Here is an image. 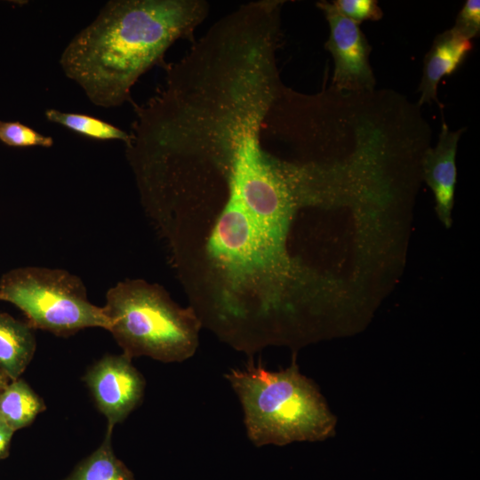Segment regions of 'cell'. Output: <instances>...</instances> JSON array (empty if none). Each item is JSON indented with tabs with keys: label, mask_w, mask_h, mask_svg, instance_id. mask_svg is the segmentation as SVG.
<instances>
[{
	"label": "cell",
	"mask_w": 480,
	"mask_h": 480,
	"mask_svg": "<svg viewBox=\"0 0 480 480\" xmlns=\"http://www.w3.org/2000/svg\"><path fill=\"white\" fill-rule=\"evenodd\" d=\"M339 196L315 161H250L183 183L153 205L202 324L239 348L276 339L278 322L319 293L289 250L298 212Z\"/></svg>",
	"instance_id": "cell-1"
},
{
	"label": "cell",
	"mask_w": 480,
	"mask_h": 480,
	"mask_svg": "<svg viewBox=\"0 0 480 480\" xmlns=\"http://www.w3.org/2000/svg\"><path fill=\"white\" fill-rule=\"evenodd\" d=\"M208 12L204 0L110 1L67 45L61 68L93 104L120 106L172 44L194 41Z\"/></svg>",
	"instance_id": "cell-2"
},
{
	"label": "cell",
	"mask_w": 480,
	"mask_h": 480,
	"mask_svg": "<svg viewBox=\"0 0 480 480\" xmlns=\"http://www.w3.org/2000/svg\"><path fill=\"white\" fill-rule=\"evenodd\" d=\"M226 378L242 404L247 436L256 446L319 441L333 432L335 420L323 396L295 363L278 372L250 363Z\"/></svg>",
	"instance_id": "cell-3"
},
{
	"label": "cell",
	"mask_w": 480,
	"mask_h": 480,
	"mask_svg": "<svg viewBox=\"0 0 480 480\" xmlns=\"http://www.w3.org/2000/svg\"><path fill=\"white\" fill-rule=\"evenodd\" d=\"M103 308L108 331L131 358L182 362L198 347L202 323L196 311L180 307L157 284L139 279L120 282L108 290Z\"/></svg>",
	"instance_id": "cell-4"
},
{
	"label": "cell",
	"mask_w": 480,
	"mask_h": 480,
	"mask_svg": "<svg viewBox=\"0 0 480 480\" xmlns=\"http://www.w3.org/2000/svg\"><path fill=\"white\" fill-rule=\"evenodd\" d=\"M0 300L19 308L31 327L57 335L72 334L88 327L109 329L104 308L92 304L81 280L64 270H12L0 282Z\"/></svg>",
	"instance_id": "cell-5"
},
{
	"label": "cell",
	"mask_w": 480,
	"mask_h": 480,
	"mask_svg": "<svg viewBox=\"0 0 480 480\" xmlns=\"http://www.w3.org/2000/svg\"><path fill=\"white\" fill-rule=\"evenodd\" d=\"M316 4L330 28L325 48L333 59L334 88L351 92L372 90L375 78L369 63L371 47L359 24L340 13L332 3L320 1Z\"/></svg>",
	"instance_id": "cell-6"
},
{
	"label": "cell",
	"mask_w": 480,
	"mask_h": 480,
	"mask_svg": "<svg viewBox=\"0 0 480 480\" xmlns=\"http://www.w3.org/2000/svg\"><path fill=\"white\" fill-rule=\"evenodd\" d=\"M132 358L122 354L106 356L84 375L96 405L108 420V429L123 421L140 403L145 380L132 365Z\"/></svg>",
	"instance_id": "cell-7"
},
{
	"label": "cell",
	"mask_w": 480,
	"mask_h": 480,
	"mask_svg": "<svg viewBox=\"0 0 480 480\" xmlns=\"http://www.w3.org/2000/svg\"><path fill=\"white\" fill-rule=\"evenodd\" d=\"M462 132L463 129L451 131L443 123L436 146L428 148L422 159L423 176L434 194L436 213L447 228L452 224L457 177L455 156Z\"/></svg>",
	"instance_id": "cell-8"
},
{
	"label": "cell",
	"mask_w": 480,
	"mask_h": 480,
	"mask_svg": "<svg viewBox=\"0 0 480 480\" xmlns=\"http://www.w3.org/2000/svg\"><path fill=\"white\" fill-rule=\"evenodd\" d=\"M471 49V40L463 37L452 28L436 36L424 59L419 86L420 105L437 101L438 83L460 67Z\"/></svg>",
	"instance_id": "cell-9"
},
{
	"label": "cell",
	"mask_w": 480,
	"mask_h": 480,
	"mask_svg": "<svg viewBox=\"0 0 480 480\" xmlns=\"http://www.w3.org/2000/svg\"><path fill=\"white\" fill-rule=\"evenodd\" d=\"M36 350L33 327L0 313V369L11 380L27 369Z\"/></svg>",
	"instance_id": "cell-10"
},
{
	"label": "cell",
	"mask_w": 480,
	"mask_h": 480,
	"mask_svg": "<svg viewBox=\"0 0 480 480\" xmlns=\"http://www.w3.org/2000/svg\"><path fill=\"white\" fill-rule=\"evenodd\" d=\"M44 410L43 399L20 378L0 391V420L14 432L31 424Z\"/></svg>",
	"instance_id": "cell-11"
},
{
	"label": "cell",
	"mask_w": 480,
	"mask_h": 480,
	"mask_svg": "<svg viewBox=\"0 0 480 480\" xmlns=\"http://www.w3.org/2000/svg\"><path fill=\"white\" fill-rule=\"evenodd\" d=\"M111 436L112 430L107 429L99 448L80 462L64 480H135L130 469L116 457Z\"/></svg>",
	"instance_id": "cell-12"
},
{
	"label": "cell",
	"mask_w": 480,
	"mask_h": 480,
	"mask_svg": "<svg viewBox=\"0 0 480 480\" xmlns=\"http://www.w3.org/2000/svg\"><path fill=\"white\" fill-rule=\"evenodd\" d=\"M45 117L52 123L94 140H117L125 144L130 140L129 132L91 116L66 113L52 108L45 111Z\"/></svg>",
	"instance_id": "cell-13"
},
{
	"label": "cell",
	"mask_w": 480,
	"mask_h": 480,
	"mask_svg": "<svg viewBox=\"0 0 480 480\" xmlns=\"http://www.w3.org/2000/svg\"><path fill=\"white\" fill-rule=\"evenodd\" d=\"M0 140L11 147L50 148L53 140L19 122L0 121Z\"/></svg>",
	"instance_id": "cell-14"
},
{
	"label": "cell",
	"mask_w": 480,
	"mask_h": 480,
	"mask_svg": "<svg viewBox=\"0 0 480 480\" xmlns=\"http://www.w3.org/2000/svg\"><path fill=\"white\" fill-rule=\"evenodd\" d=\"M332 4L340 13L358 24L382 17V11L375 0H337Z\"/></svg>",
	"instance_id": "cell-15"
},
{
	"label": "cell",
	"mask_w": 480,
	"mask_h": 480,
	"mask_svg": "<svg viewBox=\"0 0 480 480\" xmlns=\"http://www.w3.org/2000/svg\"><path fill=\"white\" fill-rule=\"evenodd\" d=\"M452 28L468 40L478 36L480 31V1H466Z\"/></svg>",
	"instance_id": "cell-16"
},
{
	"label": "cell",
	"mask_w": 480,
	"mask_h": 480,
	"mask_svg": "<svg viewBox=\"0 0 480 480\" xmlns=\"http://www.w3.org/2000/svg\"><path fill=\"white\" fill-rule=\"evenodd\" d=\"M14 431L0 420V460L7 456Z\"/></svg>",
	"instance_id": "cell-17"
},
{
	"label": "cell",
	"mask_w": 480,
	"mask_h": 480,
	"mask_svg": "<svg viewBox=\"0 0 480 480\" xmlns=\"http://www.w3.org/2000/svg\"><path fill=\"white\" fill-rule=\"evenodd\" d=\"M10 381L11 380L9 377L0 369V391H2Z\"/></svg>",
	"instance_id": "cell-18"
},
{
	"label": "cell",
	"mask_w": 480,
	"mask_h": 480,
	"mask_svg": "<svg viewBox=\"0 0 480 480\" xmlns=\"http://www.w3.org/2000/svg\"><path fill=\"white\" fill-rule=\"evenodd\" d=\"M249 4H265V5H268V6L271 7V8H273V7L270 6V5L266 4H262V3H249ZM242 5H243V4H242ZM273 9L276 10L275 8H273ZM276 12H277V11H276ZM278 13H279V12H278ZM279 15H280V13H279Z\"/></svg>",
	"instance_id": "cell-19"
}]
</instances>
